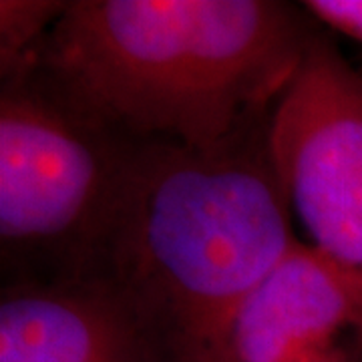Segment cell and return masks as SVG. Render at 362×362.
<instances>
[{
  "label": "cell",
  "instance_id": "4",
  "mask_svg": "<svg viewBox=\"0 0 362 362\" xmlns=\"http://www.w3.org/2000/svg\"><path fill=\"white\" fill-rule=\"evenodd\" d=\"M268 151L310 246L362 286V66L322 28L274 107Z\"/></svg>",
  "mask_w": 362,
  "mask_h": 362
},
{
  "label": "cell",
  "instance_id": "9",
  "mask_svg": "<svg viewBox=\"0 0 362 362\" xmlns=\"http://www.w3.org/2000/svg\"><path fill=\"white\" fill-rule=\"evenodd\" d=\"M296 362H349L346 361V356H344V352L342 350L337 349V344H332V346H326L322 350H316V352H312L308 356H304V358H300Z\"/></svg>",
  "mask_w": 362,
  "mask_h": 362
},
{
  "label": "cell",
  "instance_id": "1",
  "mask_svg": "<svg viewBox=\"0 0 362 362\" xmlns=\"http://www.w3.org/2000/svg\"><path fill=\"white\" fill-rule=\"evenodd\" d=\"M318 28L278 0H69L26 65L125 139L218 151L270 121Z\"/></svg>",
  "mask_w": 362,
  "mask_h": 362
},
{
  "label": "cell",
  "instance_id": "6",
  "mask_svg": "<svg viewBox=\"0 0 362 362\" xmlns=\"http://www.w3.org/2000/svg\"><path fill=\"white\" fill-rule=\"evenodd\" d=\"M0 362H156L113 300L87 282L2 286Z\"/></svg>",
  "mask_w": 362,
  "mask_h": 362
},
{
  "label": "cell",
  "instance_id": "5",
  "mask_svg": "<svg viewBox=\"0 0 362 362\" xmlns=\"http://www.w3.org/2000/svg\"><path fill=\"white\" fill-rule=\"evenodd\" d=\"M344 328L362 340V286L296 240L242 304L221 362H296L332 346Z\"/></svg>",
  "mask_w": 362,
  "mask_h": 362
},
{
  "label": "cell",
  "instance_id": "3",
  "mask_svg": "<svg viewBox=\"0 0 362 362\" xmlns=\"http://www.w3.org/2000/svg\"><path fill=\"white\" fill-rule=\"evenodd\" d=\"M0 78L4 286L78 282L139 143L85 111L39 66Z\"/></svg>",
  "mask_w": 362,
  "mask_h": 362
},
{
  "label": "cell",
  "instance_id": "2",
  "mask_svg": "<svg viewBox=\"0 0 362 362\" xmlns=\"http://www.w3.org/2000/svg\"><path fill=\"white\" fill-rule=\"evenodd\" d=\"M268 125L218 151L137 145L78 282L113 300L156 362H221L242 304L296 242Z\"/></svg>",
  "mask_w": 362,
  "mask_h": 362
},
{
  "label": "cell",
  "instance_id": "8",
  "mask_svg": "<svg viewBox=\"0 0 362 362\" xmlns=\"http://www.w3.org/2000/svg\"><path fill=\"white\" fill-rule=\"evenodd\" d=\"M302 6L328 30L362 45V0H308Z\"/></svg>",
  "mask_w": 362,
  "mask_h": 362
},
{
  "label": "cell",
  "instance_id": "7",
  "mask_svg": "<svg viewBox=\"0 0 362 362\" xmlns=\"http://www.w3.org/2000/svg\"><path fill=\"white\" fill-rule=\"evenodd\" d=\"M63 0H2L0 2V77L28 63L33 52L66 11Z\"/></svg>",
  "mask_w": 362,
  "mask_h": 362
}]
</instances>
